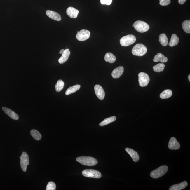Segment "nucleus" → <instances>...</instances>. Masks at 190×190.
Here are the masks:
<instances>
[{
    "label": "nucleus",
    "mask_w": 190,
    "mask_h": 190,
    "mask_svg": "<svg viewBox=\"0 0 190 190\" xmlns=\"http://www.w3.org/2000/svg\"><path fill=\"white\" fill-rule=\"evenodd\" d=\"M76 161L82 165L88 166H93L98 163V161L94 157L90 156L78 157Z\"/></svg>",
    "instance_id": "1"
},
{
    "label": "nucleus",
    "mask_w": 190,
    "mask_h": 190,
    "mask_svg": "<svg viewBox=\"0 0 190 190\" xmlns=\"http://www.w3.org/2000/svg\"><path fill=\"white\" fill-rule=\"evenodd\" d=\"M147 52V49L146 46L142 44H136L133 48L132 53L133 55L138 56H143Z\"/></svg>",
    "instance_id": "2"
},
{
    "label": "nucleus",
    "mask_w": 190,
    "mask_h": 190,
    "mask_svg": "<svg viewBox=\"0 0 190 190\" xmlns=\"http://www.w3.org/2000/svg\"><path fill=\"white\" fill-rule=\"evenodd\" d=\"M168 169V167L166 165L160 167L151 172V177L154 179H158L166 173Z\"/></svg>",
    "instance_id": "3"
},
{
    "label": "nucleus",
    "mask_w": 190,
    "mask_h": 190,
    "mask_svg": "<svg viewBox=\"0 0 190 190\" xmlns=\"http://www.w3.org/2000/svg\"><path fill=\"white\" fill-rule=\"evenodd\" d=\"M133 27L137 31L140 33L147 32L150 29L149 25L148 24L141 20L135 22L133 24Z\"/></svg>",
    "instance_id": "4"
},
{
    "label": "nucleus",
    "mask_w": 190,
    "mask_h": 190,
    "mask_svg": "<svg viewBox=\"0 0 190 190\" xmlns=\"http://www.w3.org/2000/svg\"><path fill=\"white\" fill-rule=\"evenodd\" d=\"M136 40V37L134 35H128L121 38L120 40V43L123 47H127L134 43Z\"/></svg>",
    "instance_id": "5"
},
{
    "label": "nucleus",
    "mask_w": 190,
    "mask_h": 190,
    "mask_svg": "<svg viewBox=\"0 0 190 190\" xmlns=\"http://www.w3.org/2000/svg\"><path fill=\"white\" fill-rule=\"evenodd\" d=\"M82 174L87 177L99 179L102 177V174L99 171L95 169H86L83 171Z\"/></svg>",
    "instance_id": "6"
},
{
    "label": "nucleus",
    "mask_w": 190,
    "mask_h": 190,
    "mask_svg": "<svg viewBox=\"0 0 190 190\" xmlns=\"http://www.w3.org/2000/svg\"><path fill=\"white\" fill-rule=\"evenodd\" d=\"M139 84L140 86L144 87L148 85L150 81V78L147 73L141 72L138 75Z\"/></svg>",
    "instance_id": "7"
},
{
    "label": "nucleus",
    "mask_w": 190,
    "mask_h": 190,
    "mask_svg": "<svg viewBox=\"0 0 190 190\" xmlns=\"http://www.w3.org/2000/svg\"><path fill=\"white\" fill-rule=\"evenodd\" d=\"M20 158V166L21 169L24 172H26L27 167L29 164V156L26 152L22 153Z\"/></svg>",
    "instance_id": "8"
},
{
    "label": "nucleus",
    "mask_w": 190,
    "mask_h": 190,
    "mask_svg": "<svg viewBox=\"0 0 190 190\" xmlns=\"http://www.w3.org/2000/svg\"><path fill=\"white\" fill-rule=\"evenodd\" d=\"M90 32L89 31L83 29L80 31L76 34V38L78 41H83L87 40L90 36Z\"/></svg>",
    "instance_id": "9"
},
{
    "label": "nucleus",
    "mask_w": 190,
    "mask_h": 190,
    "mask_svg": "<svg viewBox=\"0 0 190 190\" xmlns=\"http://www.w3.org/2000/svg\"><path fill=\"white\" fill-rule=\"evenodd\" d=\"M96 95L100 100H103L105 97V92L102 87L100 85H96L95 86Z\"/></svg>",
    "instance_id": "10"
},
{
    "label": "nucleus",
    "mask_w": 190,
    "mask_h": 190,
    "mask_svg": "<svg viewBox=\"0 0 190 190\" xmlns=\"http://www.w3.org/2000/svg\"><path fill=\"white\" fill-rule=\"evenodd\" d=\"M168 148L171 150H177L180 148V145L175 137L170 138L168 144Z\"/></svg>",
    "instance_id": "11"
},
{
    "label": "nucleus",
    "mask_w": 190,
    "mask_h": 190,
    "mask_svg": "<svg viewBox=\"0 0 190 190\" xmlns=\"http://www.w3.org/2000/svg\"><path fill=\"white\" fill-rule=\"evenodd\" d=\"M2 109L5 114L9 116L11 119L15 120H18L19 119L18 114L11 110V109L5 107H3Z\"/></svg>",
    "instance_id": "12"
},
{
    "label": "nucleus",
    "mask_w": 190,
    "mask_h": 190,
    "mask_svg": "<svg viewBox=\"0 0 190 190\" xmlns=\"http://www.w3.org/2000/svg\"><path fill=\"white\" fill-rule=\"evenodd\" d=\"M46 14L49 18L56 21H59L61 20L60 15L59 13L52 10H47L46 12Z\"/></svg>",
    "instance_id": "13"
},
{
    "label": "nucleus",
    "mask_w": 190,
    "mask_h": 190,
    "mask_svg": "<svg viewBox=\"0 0 190 190\" xmlns=\"http://www.w3.org/2000/svg\"><path fill=\"white\" fill-rule=\"evenodd\" d=\"M124 68L122 66H120L114 70L112 73V76L114 79L118 78L121 76L124 72Z\"/></svg>",
    "instance_id": "14"
},
{
    "label": "nucleus",
    "mask_w": 190,
    "mask_h": 190,
    "mask_svg": "<svg viewBox=\"0 0 190 190\" xmlns=\"http://www.w3.org/2000/svg\"><path fill=\"white\" fill-rule=\"evenodd\" d=\"M79 11L72 7H69L66 10V13L70 18H75L78 17Z\"/></svg>",
    "instance_id": "15"
},
{
    "label": "nucleus",
    "mask_w": 190,
    "mask_h": 190,
    "mask_svg": "<svg viewBox=\"0 0 190 190\" xmlns=\"http://www.w3.org/2000/svg\"><path fill=\"white\" fill-rule=\"evenodd\" d=\"M125 150L127 153L129 154L135 162L138 161L140 159V157L137 152L130 148H126Z\"/></svg>",
    "instance_id": "16"
},
{
    "label": "nucleus",
    "mask_w": 190,
    "mask_h": 190,
    "mask_svg": "<svg viewBox=\"0 0 190 190\" xmlns=\"http://www.w3.org/2000/svg\"><path fill=\"white\" fill-rule=\"evenodd\" d=\"M71 52L69 50L67 49L65 50L64 52L62 54L61 57L59 59V62L60 64H63L66 62L69 58Z\"/></svg>",
    "instance_id": "17"
},
{
    "label": "nucleus",
    "mask_w": 190,
    "mask_h": 190,
    "mask_svg": "<svg viewBox=\"0 0 190 190\" xmlns=\"http://www.w3.org/2000/svg\"><path fill=\"white\" fill-rule=\"evenodd\" d=\"M188 186V183L186 181L179 184L173 185L169 188V190H181L184 189Z\"/></svg>",
    "instance_id": "18"
},
{
    "label": "nucleus",
    "mask_w": 190,
    "mask_h": 190,
    "mask_svg": "<svg viewBox=\"0 0 190 190\" xmlns=\"http://www.w3.org/2000/svg\"><path fill=\"white\" fill-rule=\"evenodd\" d=\"M168 61L167 57L164 56L163 54L161 53H158L155 56L153 59L154 62H160L162 63H166Z\"/></svg>",
    "instance_id": "19"
},
{
    "label": "nucleus",
    "mask_w": 190,
    "mask_h": 190,
    "mask_svg": "<svg viewBox=\"0 0 190 190\" xmlns=\"http://www.w3.org/2000/svg\"><path fill=\"white\" fill-rule=\"evenodd\" d=\"M159 42L164 47L167 46L168 44V40L166 35L165 34H162L159 36Z\"/></svg>",
    "instance_id": "20"
},
{
    "label": "nucleus",
    "mask_w": 190,
    "mask_h": 190,
    "mask_svg": "<svg viewBox=\"0 0 190 190\" xmlns=\"http://www.w3.org/2000/svg\"><path fill=\"white\" fill-rule=\"evenodd\" d=\"M105 61L107 62L113 63L115 62L116 58V56L111 53H107L105 56Z\"/></svg>",
    "instance_id": "21"
},
{
    "label": "nucleus",
    "mask_w": 190,
    "mask_h": 190,
    "mask_svg": "<svg viewBox=\"0 0 190 190\" xmlns=\"http://www.w3.org/2000/svg\"><path fill=\"white\" fill-rule=\"evenodd\" d=\"M179 39L178 37L175 34H173L170 39V41L169 43V46L170 47H174V46L177 45L179 43Z\"/></svg>",
    "instance_id": "22"
},
{
    "label": "nucleus",
    "mask_w": 190,
    "mask_h": 190,
    "mask_svg": "<svg viewBox=\"0 0 190 190\" xmlns=\"http://www.w3.org/2000/svg\"><path fill=\"white\" fill-rule=\"evenodd\" d=\"M81 86L79 85H76L70 87L68 88L65 92L66 95H69L71 94L75 93L80 89Z\"/></svg>",
    "instance_id": "23"
},
{
    "label": "nucleus",
    "mask_w": 190,
    "mask_h": 190,
    "mask_svg": "<svg viewBox=\"0 0 190 190\" xmlns=\"http://www.w3.org/2000/svg\"><path fill=\"white\" fill-rule=\"evenodd\" d=\"M116 120V117L115 116H112L108 118L104 119L102 122H101L99 124V126H103L106 125H107L110 123L114 122Z\"/></svg>",
    "instance_id": "24"
},
{
    "label": "nucleus",
    "mask_w": 190,
    "mask_h": 190,
    "mask_svg": "<svg viewBox=\"0 0 190 190\" xmlns=\"http://www.w3.org/2000/svg\"><path fill=\"white\" fill-rule=\"evenodd\" d=\"M172 91L170 90H166L162 92L160 95V97L162 99L169 98L172 95Z\"/></svg>",
    "instance_id": "25"
},
{
    "label": "nucleus",
    "mask_w": 190,
    "mask_h": 190,
    "mask_svg": "<svg viewBox=\"0 0 190 190\" xmlns=\"http://www.w3.org/2000/svg\"><path fill=\"white\" fill-rule=\"evenodd\" d=\"M30 134L32 137L36 141H40L42 138V135L37 130H32L30 131Z\"/></svg>",
    "instance_id": "26"
},
{
    "label": "nucleus",
    "mask_w": 190,
    "mask_h": 190,
    "mask_svg": "<svg viewBox=\"0 0 190 190\" xmlns=\"http://www.w3.org/2000/svg\"><path fill=\"white\" fill-rule=\"evenodd\" d=\"M182 27L183 30L186 33H190V20H186L183 22Z\"/></svg>",
    "instance_id": "27"
},
{
    "label": "nucleus",
    "mask_w": 190,
    "mask_h": 190,
    "mask_svg": "<svg viewBox=\"0 0 190 190\" xmlns=\"http://www.w3.org/2000/svg\"><path fill=\"white\" fill-rule=\"evenodd\" d=\"M165 65L163 63H159L156 65L153 66V69L154 71L160 73L161 72L164 71Z\"/></svg>",
    "instance_id": "28"
},
{
    "label": "nucleus",
    "mask_w": 190,
    "mask_h": 190,
    "mask_svg": "<svg viewBox=\"0 0 190 190\" xmlns=\"http://www.w3.org/2000/svg\"><path fill=\"white\" fill-rule=\"evenodd\" d=\"M64 86V83L62 80H58L55 85L56 91L57 92H60Z\"/></svg>",
    "instance_id": "29"
},
{
    "label": "nucleus",
    "mask_w": 190,
    "mask_h": 190,
    "mask_svg": "<svg viewBox=\"0 0 190 190\" xmlns=\"http://www.w3.org/2000/svg\"><path fill=\"white\" fill-rule=\"evenodd\" d=\"M56 186L55 183L52 181H50L47 184L46 187V190H55Z\"/></svg>",
    "instance_id": "30"
},
{
    "label": "nucleus",
    "mask_w": 190,
    "mask_h": 190,
    "mask_svg": "<svg viewBox=\"0 0 190 190\" xmlns=\"http://www.w3.org/2000/svg\"><path fill=\"white\" fill-rule=\"evenodd\" d=\"M170 2V0H160V4L162 6H168Z\"/></svg>",
    "instance_id": "31"
},
{
    "label": "nucleus",
    "mask_w": 190,
    "mask_h": 190,
    "mask_svg": "<svg viewBox=\"0 0 190 190\" xmlns=\"http://www.w3.org/2000/svg\"><path fill=\"white\" fill-rule=\"evenodd\" d=\"M112 2V0H100V3L102 5H110Z\"/></svg>",
    "instance_id": "32"
},
{
    "label": "nucleus",
    "mask_w": 190,
    "mask_h": 190,
    "mask_svg": "<svg viewBox=\"0 0 190 190\" xmlns=\"http://www.w3.org/2000/svg\"><path fill=\"white\" fill-rule=\"evenodd\" d=\"M186 0H178V2L179 4L182 5L184 4Z\"/></svg>",
    "instance_id": "33"
},
{
    "label": "nucleus",
    "mask_w": 190,
    "mask_h": 190,
    "mask_svg": "<svg viewBox=\"0 0 190 190\" xmlns=\"http://www.w3.org/2000/svg\"><path fill=\"white\" fill-rule=\"evenodd\" d=\"M64 51H65V49H62L60 51L59 54H62L63 53V52H64Z\"/></svg>",
    "instance_id": "34"
},
{
    "label": "nucleus",
    "mask_w": 190,
    "mask_h": 190,
    "mask_svg": "<svg viewBox=\"0 0 190 190\" xmlns=\"http://www.w3.org/2000/svg\"><path fill=\"white\" fill-rule=\"evenodd\" d=\"M188 79L189 80V81H190V75L189 74L188 76Z\"/></svg>",
    "instance_id": "35"
}]
</instances>
